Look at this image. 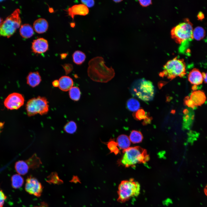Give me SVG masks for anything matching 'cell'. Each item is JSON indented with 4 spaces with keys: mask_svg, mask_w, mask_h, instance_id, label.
Masks as SVG:
<instances>
[{
    "mask_svg": "<svg viewBox=\"0 0 207 207\" xmlns=\"http://www.w3.org/2000/svg\"><path fill=\"white\" fill-rule=\"evenodd\" d=\"M103 58L97 56L89 62L88 75L93 80L98 82L106 83L112 79L115 72L112 67L106 66Z\"/></svg>",
    "mask_w": 207,
    "mask_h": 207,
    "instance_id": "6da1fadb",
    "label": "cell"
},
{
    "mask_svg": "<svg viewBox=\"0 0 207 207\" xmlns=\"http://www.w3.org/2000/svg\"><path fill=\"white\" fill-rule=\"evenodd\" d=\"M123 152L124 154L120 164L126 167L133 166L138 163H145L149 159L146 151L138 146L129 147L123 150Z\"/></svg>",
    "mask_w": 207,
    "mask_h": 207,
    "instance_id": "7a4b0ae2",
    "label": "cell"
},
{
    "mask_svg": "<svg viewBox=\"0 0 207 207\" xmlns=\"http://www.w3.org/2000/svg\"><path fill=\"white\" fill-rule=\"evenodd\" d=\"M130 91L132 95L144 101L152 100L154 94L152 83L144 79L134 81L131 85Z\"/></svg>",
    "mask_w": 207,
    "mask_h": 207,
    "instance_id": "3957f363",
    "label": "cell"
},
{
    "mask_svg": "<svg viewBox=\"0 0 207 207\" xmlns=\"http://www.w3.org/2000/svg\"><path fill=\"white\" fill-rule=\"evenodd\" d=\"M140 191L139 183L133 179L122 181L118 187L117 201L123 203L131 198L138 196Z\"/></svg>",
    "mask_w": 207,
    "mask_h": 207,
    "instance_id": "277c9868",
    "label": "cell"
},
{
    "mask_svg": "<svg viewBox=\"0 0 207 207\" xmlns=\"http://www.w3.org/2000/svg\"><path fill=\"white\" fill-rule=\"evenodd\" d=\"M193 29L192 23L188 18L173 27L170 31L172 39L177 43L181 44L193 38Z\"/></svg>",
    "mask_w": 207,
    "mask_h": 207,
    "instance_id": "5b68a950",
    "label": "cell"
},
{
    "mask_svg": "<svg viewBox=\"0 0 207 207\" xmlns=\"http://www.w3.org/2000/svg\"><path fill=\"white\" fill-rule=\"evenodd\" d=\"M186 74V65L184 60L176 57L168 61L164 66L163 70L160 74L172 79L177 77H182Z\"/></svg>",
    "mask_w": 207,
    "mask_h": 207,
    "instance_id": "8992f818",
    "label": "cell"
},
{
    "mask_svg": "<svg viewBox=\"0 0 207 207\" xmlns=\"http://www.w3.org/2000/svg\"><path fill=\"white\" fill-rule=\"evenodd\" d=\"M20 13V9H16L3 21L0 26V36L9 38L20 27L21 22Z\"/></svg>",
    "mask_w": 207,
    "mask_h": 207,
    "instance_id": "52a82bcc",
    "label": "cell"
},
{
    "mask_svg": "<svg viewBox=\"0 0 207 207\" xmlns=\"http://www.w3.org/2000/svg\"><path fill=\"white\" fill-rule=\"evenodd\" d=\"M49 107L46 98L38 96L29 99L26 104V108L28 116H31L37 114L41 115L47 114Z\"/></svg>",
    "mask_w": 207,
    "mask_h": 207,
    "instance_id": "ba28073f",
    "label": "cell"
},
{
    "mask_svg": "<svg viewBox=\"0 0 207 207\" xmlns=\"http://www.w3.org/2000/svg\"><path fill=\"white\" fill-rule=\"evenodd\" d=\"M24 99L22 95L14 92L9 95L4 101L5 106L8 109L17 110L24 104Z\"/></svg>",
    "mask_w": 207,
    "mask_h": 207,
    "instance_id": "9c48e42d",
    "label": "cell"
},
{
    "mask_svg": "<svg viewBox=\"0 0 207 207\" xmlns=\"http://www.w3.org/2000/svg\"><path fill=\"white\" fill-rule=\"evenodd\" d=\"M206 99L204 93L202 91L198 90L192 92L189 97H186L184 101L186 105L193 108L202 105L205 102Z\"/></svg>",
    "mask_w": 207,
    "mask_h": 207,
    "instance_id": "30bf717a",
    "label": "cell"
},
{
    "mask_svg": "<svg viewBox=\"0 0 207 207\" xmlns=\"http://www.w3.org/2000/svg\"><path fill=\"white\" fill-rule=\"evenodd\" d=\"M43 189L41 184L35 178L30 176L26 179L25 189L28 193L39 197L41 195Z\"/></svg>",
    "mask_w": 207,
    "mask_h": 207,
    "instance_id": "8fae6325",
    "label": "cell"
},
{
    "mask_svg": "<svg viewBox=\"0 0 207 207\" xmlns=\"http://www.w3.org/2000/svg\"><path fill=\"white\" fill-rule=\"evenodd\" d=\"M49 45L47 40L40 38L33 41L32 45V51L35 53L41 54L46 52L48 49Z\"/></svg>",
    "mask_w": 207,
    "mask_h": 207,
    "instance_id": "7c38bea8",
    "label": "cell"
},
{
    "mask_svg": "<svg viewBox=\"0 0 207 207\" xmlns=\"http://www.w3.org/2000/svg\"><path fill=\"white\" fill-rule=\"evenodd\" d=\"M69 16L73 19L75 15L85 16L89 13L88 8L84 5L78 4L69 7L67 10Z\"/></svg>",
    "mask_w": 207,
    "mask_h": 207,
    "instance_id": "4fadbf2b",
    "label": "cell"
},
{
    "mask_svg": "<svg viewBox=\"0 0 207 207\" xmlns=\"http://www.w3.org/2000/svg\"><path fill=\"white\" fill-rule=\"evenodd\" d=\"M188 80L190 83L194 85H200L203 81L202 73L198 69L193 68L189 72Z\"/></svg>",
    "mask_w": 207,
    "mask_h": 207,
    "instance_id": "5bb4252c",
    "label": "cell"
},
{
    "mask_svg": "<svg viewBox=\"0 0 207 207\" xmlns=\"http://www.w3.org/2000/svg\"><path fill=\"white\" fill-rule=\"evenodd\" d=\"M48 27V22L44 18H40L36 20L33 24V28L34 31L39 34L46 32Z\"/></svg>",
    "mask_w": 207,
    "mask_h": 207,
    "instance_id": "9a60e30c",
    "label": "cell"
},
{
    "mask_svg": "<svg viewBox=\"0 0 207 207\" xmlns=\"http://www.w3.org/2000/svg\"><path fill=\"white\" fill-rule=\"evenodd\" d=\"M59 87L61 90L66 91L69 90L72 87L73 82L72 79L68 76H63L59 80Z\"/></svg>",
    "mask_w": 207,
    "mask_h": 207,
    "instance_id": "2e32d148",
    "label": "cell"
},
{
    "mask_svg": "<svg viewBox=\"0 0 207 207\" xmlns=\"http://www.w3.org/2000/svg\"><path fill=\"white\" fill-rule=\"evenodd\" d=\"M41 80V76L37 71L30 72L26 78L27 84L32 87L38 86Z\"/></svg>",
    "mask_w": 207,
    "mask_h": 207,
    "instance_id": "e0dca14e",
    "label": "cell"
},
{
    "mask_svg": "<svg viewBox=\"0 0 207 207\" xmlns=\"http://www.w3.org/2000/svg\"><path fill=\"white\" fill-rule=\"evenodd\" d=\"M19 31L21 36L25 39L31 37L34 34L33 28L31 26L27 24L21 25Z\"/></svg>",
    "mask_w": 207,
    "mask_h": 207,
    "instance_id": "ac0fdd59",
    "label": "cell"
},
{
    "mask_svg": "<svg viewBox=\"0 0 207 207\" xmlns=\"http://www.w3.org/2000/svg\"><path fill=\"white\" fill-rule=\"evenodd\" d=\"M15 168L18 174L22 175L26 174L30 168L26 161L23 160L17 162L15 164Z\"/></svg>",
    "mask_w": 207,
    "mask_h": 207,
    "instance_id": "d6986e66",
    "label": "cell"
},
{
    "mask_svg": "<svg viewBox=\"0 0 207 207\" xmlns=\"http://www.w3.org/2000/svg\"><path fill=\"white\" fill-rule=\"evenodd\" d=\"M129 137L125 135L119 136L117 139V143L118 147L121 149L125 150L129 147L131 142Z\"/></svg>",
    "mask_w": 207,
    "mask_h": 207,
    "instance_id": "ffe728a7",
    "label": "cell"
},
{
    "mask_svg": "<svg viewBox=\"0 0 207 207\" xmlns=\"http://www.w3.org/2000/svg\"><path fill=\"white\" fill-rule=\"evenodd\" d=\"M25 161L29 168L32 169L38 168L42 164L40 159L36 154H34L31 157Z\"/></svg>",
    "mask_w": 207,
    "mask_h": 207,
    "instance_id": "44dd1931",
    "label": "cell"
},
{
    "mask_svg": "<svg viewBox=\"0 0 207 207\" xmlns=\"http://www.w3.org/2000/svg\"><path fill=\"white\" fill-rule=\"evenodd\" d=\"M73 62L78 65L82 64L85 61L86 56L82 51L79 50L75 51L72 55Z\"/></svg>",
    "mask_w": 207,
    "mask_h": 207,
    "instance_id": "7402d4cb",
    "label": "cell"
},
{
    "mask_svg": "<svg viewBox=\"0 0 207 207\" xmlns=\"http://www.w3.org/2000/svg\"><path fill=\"white\" fill-rule=\"evenodd\" d=\"M11 181L12 187L14 189H18L22 186L24 181L20 175L16 174L12 177Z\"/></svg>",
    "mask_w": 207,
    "mask_h": 207,
    "instance_id": "603a6c76",
    "label": "cell"
},
{
    "mask_svg": "<svg viewBox=\"0 0 207 207\" xmlns=\"http://www.w3.org/2000/svg\"><path fill=\"white\" fill-rule=\"evenodd\" d=\"M129 138L130 141L132 143H138L141 142L143 136L140 132L133 130L131 133Z\"/></svg>",
    "mask_w": 207,
    "mask_h": 207,
    "instance_id": "cb8c5ba5",
    "label": "cell"
},
{
    "mask_svg": "<svg viewBox=\"0 0 207 207\" xmlns=\"http://www.w3.org/2000/svg\"><path fill=\"white\" fill-rule=\"evenodd\" d=\"M126 106L129 110L131 111L135 112L139 109L140 105L139 102L137 99L131 98L127 101Z\"/></svg>",
    "mask_w": 207,
    "mask_h": 207,
    "instance_id": "d4e9b609",
    "label": "cell"
},
{
    "mask_svg": "<svg viewBox=\"0 0 207 207\" xmlns=\"http://www.w3.org/2000/svg\"><path fill=\"white\" fill-rule=\"evenodd\" d=\"M205 33V30L203 28L200 26L197 27L193 29V38L200 40L204 37Z\"/></svg>",
    "mask_w": 207,
    "mask_h": 207,
    "instance_id": "484cf974",
    "label": "cell"
},
{
    "mask_svg": "<svg viewBox=\"0 0 207 207\" xmlns=\"http://www.w3.org/2000/svg\"><path fill=\"white\" fill-rule=\"evenodd\" d=\"M69 95L71 99L78 101L80 99L81 93L79 89L76 87H72L69 90Z\"/></svg>",
    "mask_w": 207,
    "mask_h": 207,
    "instance_id": "4316f807",
    "label": "cell"
},
{
    "mask_svg": "<svg viewBox=\"0 0 207 207\" xmlns=\"http://www.w3.org/2000/svg\"><path fill=\"white\" fill-rule=\"evenodd\" d=\"M64 130L67 133L72 134L76 131L77 126L76 123L73 121L68 122L64 126Z\"/></svg>",
    "mask_w": 207,
    "mask_h": 207,
    "instance_id": "83f0119b",
    "label": "cell"
},
{
    "mask_svg": "<svg viewBox=\"0 0 207 207\" xmlns=\"http://www.w3.org/2000/svg\"><path fill=\"white\" fill-rule=\"evenodd\" d=\"M107 145L111 153L113 152L116 155L118 153L119 150L117 147V144L114 140L110 141L108 143Z\"/></svg>",
    "mask_w": 207,
    "mask_h": 207,
    "instance_id": "f1b7e54d",
    "label": "cell"
},
{
    "mask_svg": "<svg viewBox=\"0 0 207 207\" xmlns=\"http://www.w3.org/2000/svg\"><path fill=\"white\" fill-rule=\"evenodd\" d=\"M83 4L84 5L88 7H93L95 4V1L93 0L81 1Z\"/></svg>",
    "mask_w": 207,
    "mask_h": 207,
    "instance_id": "f546056e",
    "label": "cell"
},
{
    "mask_svg": "<svg viewBox=\"0 0 207 207\" xmlns=\"http://www.w3.org/2000/svg\"><path fill=\"white\" fill-rule=\"evenodd\" d=\"M62 66L66 74L70 73L73 69L72 65L70 64H65L62 65Z\"/></svg>",
    "mask_w": 207,
    "mask_h": 207,
    "instance_id": "4dcf8cb0",
    "label": "cell"
},
{
    "mask_svg": "<svg viewBox=\"0 0 207 207\" xmlns=\"http://www.w3.org/2000/svg\"><path fill=\"white\" fill-rule=\"evenodd\" d=\"M6 198V196L0 189V207H3Z\"/></svg>",
    "mask_w": 207,
    "mask_h": 207,
    "instance_id": "1f68e13d",
    "label": "cell"
},
{
    "mask_svg": "<svg viewBox=\"0 0 207 207\" xmlns=\"http://www.w3.org/2000/svg\"><path fill=\"white\" fill-rule=\"evenodd\" d=\"M135 115L136 118L139 120L145 118L146 117L145 113L143 110L137 111Z\"/></svg>",
    "mask_w": 207,
    "mask_h": 207,
    "instance_id": "d6a6232c",
    "label": "cell"
},
{
    "mask_svg": "<svg viewBox=\"0 0 207 207\" xmlns=\"http://www.w3.org/2000/svg\"><path fill=\"white\" fill-rule=\"evenodd\" d=\"M140 4L143 7H147L152 4V1L151 0H139Z\"/></svg>",
    "mask_w": 207,
    "mask_h": 207,
    "instance_id": "836d02e7",
    "label": "cell"
},
{
    "mask_svg": "<svg viewBox=\"0 0 207 207\" xmlns=\"http://www.w3.org/2000/svg\"><path fill=\"white\" fill-rule=\"evenodd\" d=\"M202 74L203 78V81L205 83H207V72L206 73L203 72Z\"/></svg>",
    "mask_w": 207,
    "mask_h": 207,
    "instance_id": "e575fe53",
    "label": "cell"
},
{
    "mask_svg": "<svg viewBox=\"0 0 207 207\" xmlns=\"http://www.w3.org/2000/svg\"><path fill=\"white\" fill-rule=\"evenodd\" d=\"M53 86L55 87H57L59 85V80H54L52 83Z\"/></svg>",
    "mask_w": 207,
    "mask_h": 207,
    "instance_id": "d590c367",
    "label": "cell"
},
{
    "mask_svg": "<svg viewBox=\"0 0 207 207\" xmlns=\"http://www.w3.org/2000/svg\"><path fill=\"white\" fill-rule=\"evenodd\" d=\"M34 207H48L47 205L45 202L42 203L39 206H37Z\"/></svg>",
    "mask_w": 207,
    "mask_h": 207,
    "instance_id": "8d00e7d4",
    "label": "cell"
},
{
    "mask_svg": "<svg viewBox=\"0 0 207 207\" xmlns=\"http://www.w3.org/2000/svg\"><path fill=\"white\" fill-rule=\"evenodd\" d=\"M204 192L205 195L207 197V184L204 189Z\"/></svg>",
    "mask_w": 207,
    "mask_h": 207,
    "instance_id": "74e56055",
    "label": "cell"
},
{
    "mask_svg": "<svg viewBox=\"0 0 207 207\" xmlns=\"http://www.w3.org/2000/svg\"><path fill=\"white\" fill-rule=\"evenodd\" d=\"M4 124V122H0V133L1 131V130L3 128Z\"/></svg>",
    "mask_w": 207,
    "mask_h": 207,
    "instance_id": "f35d334b",
    "label": "cell"
},
{
    "mask_svg": "<svg viewBox=\"0 0 207 207\" xmlns=\"http://www.w3.org/2000/svg\"><path fill=\"white\" fill-rule=\"evenodd\" d=\"M204 16H203V14H202V13L200 12L199 14L198 15V17L199 18H202V17H203Z\"/></svg>",
    "mask_w": 207,
    "mask_h": 207,
    "instance_id": "ab89813d",
    "label": "cell"
},
{
    "mask_svg": "<svg viewBox=\"0 0 207 207\" xmlns=\"http://www.w3.org/2000/svg\"><path fill=\"white\" fill-rule=\"evenodd\" d=\"M114 1L115 3H119L122 1V0H113Z\"/></svg>",
    "mask_w": 207,
    "mask_h": 207,
    "instance_id": "60d3db41",
    "label": "cell"
},
{
    "mask_svg": "<svg viewBox=\"0 0 207 207\" xmlns=\"http://www.w3.org/2000/svg\"><path fill=\"white\" fill-rule=\"evenodd\" d=\"M3 21V19L0 17V26Z\"/></svg>",
    "mask_w": 207,
    "mask_h": 207,
    "instance_id": "b9f144b4",
    "label": "cell"
}]
</instances>
